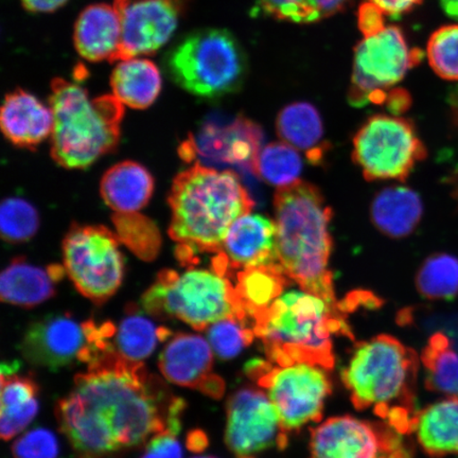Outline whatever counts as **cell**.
<instances>
[{
    "label": "cell",
    "instance_id": "cell-1",
    "mask_svg": "<svg viewBox=\"0 0 458 458\" xmlns=\"http://www.w3.org/2000/svg\"><path fill=\"white\" fill-rule=\"evenodd\" d=\"M186 403L142 362L114 349L100 354L56 404L55 415L78 458H103L182 428Z\"/></svg>",
    "mask_w": 458,
    "mask_h": 458
},
{
    "label": "cell",
    "instance_id": "cell-2",
    "mask_svg": "<svg viewBox=\"0 0 458 458\" xmlns=\"http://www.w3.org/2000/svg\"><path fill=\"white\" fill-rule=\"evenodd\" d=\"M169 234L181 266L199 265V255H216L233 223L254 208V200L232 170L199 163L181 172L172 184Z\"/></svg>",
    "mask_w": 458,
    "mask_h": 458
},
{
    "label": "cell",
    "instance_id": "cell-3",
    "mask_svg": "<svg viewBox=\"0 0 458 458\" xmlns=\"http://www.w3.org/2000/svg\"><path fill=\"white\" fill-rule=\"evenodd\" d=\"M280 267L301 289L335 303L329 268L332 209L318 187L297 181L274 197Z\"/></svg>",
    "mask_w": 458,
    "mask_h": 458
},
{
    "label": "cell",
    "instance_id": "cell-4",
    "mask_svg": "<svg viewBox=\"0 0 458 458\" xmlns=\"http://www.w3.org/2000/svg\"><path fill=\"white\" fill-rule=\"evenodd\" d=\"M251 324L275 364L307 362L326 369L335 365L332 336L347 331L336 303L302 289L284 292Z\"/></svg>",
    "mask_w": 458,
    "mask_h": 458
},
{
    "label": "cell",
    "instance_id": "cell-5",
    "mask_svg": "<svg viewBox=\"0 0 458 458\" xmlns=\"http://www.w3.org/2000/svg\"><path fill=\"white\" fill-rule=\"evenodd\" d=\"M417 371L415 352L383 335L358 344L342 379L357 409H372L399 432H413Z\"/></svg>",
    "mask_w": 458,
    "mask_h": 458
},
{
    "label": "cell",
    "instance_id": "cell-6",
    "mask_svg": "<svg viewBox=\"0 0 458 458\" xmlns=\"http://www.w3.org/2000/svg\"><path fill=\"white\" fill-rule=\"evenodd\" d=\"M49 106L55 124L51 157L65 169H85L116 148L124 108L114 95L90 99L78 83L55 78Z\"/></svg>",
    "mask_w": 458,
    "mask_h": 458
},
{
    "label": "cell",
    "instance_id": "cell-7",
    "mask_svg": "<svg viewBox=\"0 0 458 458\" xmlns=\"http://www.w3.org/2000/svg\"><path fill=\"white\" fill-rule=\"evenodd\" d=\"M143 312L157 319L176 318L198 331L227 318L250 320L240 303L233 278L213 267L164 270L141 297Z\"/></svg>",
    "mask_w": 458,
    "mask_h": 458
},
{
    "label": "cell",
    "instance_id": "cell-8",
    "mask_svg": "<svg viewBox=\"0 0 458 458\" xmlns=\"http://www.w3.org/2000/svg\"><path fill=\"white\" fill-rule=\"evenodd\" d=\"M169 76L189 94L217 99L242 88L248 72L245 51L233 34L220 28L189 32L165 57Z\"/></svg>",
    "mask_w": 458,
    "mask_h": 458
},
{
    "label": "cell",
    "instance_id": "cell-9",
    "mask_svg": "<svg viewBox=\"0 0 458 458\" xmlns=\"http://www.w3.org/2000/svg\"><path fill=\"white\" fill-rule=\"evenodd\" d=\"M116 326L79 320L71 313L48 314L28 326L21 352L29 363L50 370L90 364L113 349Z\"/></svg>",
    "mask_w": 458,
    "mask_h": 458
},
{
    "label": "cell",
    "instance_id": "cell-10",
    "mask_svg": "<svg viewBox=\"0 0 458 458\" xmlns=\"http://www.w3.org/2000/svg\"><path fill=\"white\" fill-rule=\"evenodd\" d=\"M426 157L414 123L405 118L375 114L353 139V162L368 181L404 182Z\"/></svg>",
    "mask_w": 458,
    "mask_h": 458
},
{
    "label": "cell",
    "instance_id": "cell-11",
    "mask_svg": "<svg viewBox=\"0 0 458 458\" xmlns=\"http://www.w3.org/2000/svg\"><path fill=\"white\" fill-rule=\"evenodd\" d=\"M63 261L76 289L97 305L110 300L123 284L120 242L105 226L72 225L63 242Z\"/></svg>",
    "mask_w": 458,
    "mask_h": 458
},
{
    "label": "cell",
    "instance_id": "cell-12",
    "mask_svg": "<svg viewBox=\"0 0 458 458\" xmlns=\"http://www.w3.org/2000/svg\"><path fill=\"white\" fill-rule=\"evenodd\" d=\"M422 59V51L410 48L398 27H386L364 38L354 50L349 103L356 107L369 103L386 106L394 86Z\"/></svg>",
    "mask_w": 458,
    "mask_h": 458
},
{
    "label": "cell",
    "instance_id": "cell-13",
    "mask_svg": "<svg viewBox=\"0 0 458 458\" xmlns=\"http://www.w3.org/2000/svg\"><path fill=\"white\" fill-rule=\"evenodd\" d=\"M246 370L266 389L286 432L322 418L325 401L331 392L323 366L300 362L271 368L254 360Z\"/></svg>",
    "mask_w": 458,
    "mask_h": 458
},
{
    "label": "cell",
    "instance_id": "cell-14",
    "mask_svg": "<svg viewBox=\"0 0 458 458\" xmlns=\"http://www.w3.org/2000/svg\"><path fill=\"white\" fill-rule=\"evenodd\" d=\"M285 433L267 393L245 387L228 400L225 443L238 457L250 458L274 446L284 448Z\"/></svg>",
    "mask_w": 458,
    "mask_h": 458
},
{
    "label": "cell",
    "instance_id": "cell-15",
    "mask_svg": "<svg viewBox=\"0 0 458 458\" xmlns=\"http://www.w3.org/2000/svg\"><path fill=\"white\" fill-rule=\"evenodd\" d=\"M189 0H114L122 25L119 61L150 55L167 44Z\"/></svg>",
    "mask_w": 458,
    "mask_h": 458
},
{
    "label": "cell",
    "instance_id": "cell-16",
    "mask_svg": "<svg viewBox=\"0 0 458 458\" xmlns=\"http://www.w3.org/2000/svg\"><path fill=\"white\" fill-rule=\"evenodd\" d=\"M262 140V130L255 123L237 117L227 123H206L197 137L182 143L180 152L187 162L203 160L255 174Z\"/></svg>",
    "mask_w": 458,
    "mask_h": 458
},
{
    "label": "cell",
    "instance_id": "cell-17",
    "mask_svg": "<svg viewBox=\"0 0 458 458\" xmlns=\"http://www.w3.org/2000/svg\"><path fill=\"white\" fill-rule=\"evenodd\" d=\"M391 432L351 416L330 418L313 429L311 458H410Z\"/></svg>",
    "mask_w": 458,
    "mask_h": 458
},
{
    "label": "cell",
    "instance_id": "cell-18",
    "mask_svg": "<svg viewBox=\"0 0 458 458\" xmlns=\"http://www.w3.org/2000/svg\"><path fill=\"white\" fill-rule=\"evenodd\" d=\"M272 263H278L276 225L265 216L249 213L229 227L211 267L233 279L244 268Z\"/></svg>",
    "mask_w": 458,
    "mask_h": 458
},
{
    "label": "cell",
    "instance_id": "cell-19",
    "mask_svg": "<svg viewBox=\"0 0 458 458\" xmlns=\"http://www.w3.org/2000/svg\"><path fill=\"white\" fill-rule=\"evenodd\" d=\"M208 340L193 334L171 336L158 359V368L165 380L191 387L206 396L219 399L225 385L214 374V354Z\"/></svg>",
    "mask_w": 458,
    "mask_h": 458
},
{
    "label": "cell",
    "instance_id": "cell-20",
    "mask_svg": "<svg viewBox=\"0 0 458 458\" xmlns=\"http://www.w3.org/2000/svg\"><path fill=\"white\" fill-rule=\"evenodd\" d=\"M54 112L36 96L15 89L5 96L0 125L5 139L17 148L34 150L53 134Z\"/></svg>",
    "mask_w": 458,
    "mask_h": 458
},
{
    "label": "cell",
    "instance_id": "cell-21",
    "mask_svg": "<svg viewBox=\"0 0 458 458\" xmlns=\"http://www.w3.org/2000/svg\"><path fill=\"white\" fill-rule=\"evenodd\" d=\"M73 43L78 54L89 62L119 61L122 25L114 5L85 8L74 26Z\"/></svg>",
    "mask_w": 458,
    "mask_h": 458
},
{
    "label": "cell",
    "instance_id": "cell-22",
    "mask_svg": "<svg viewBox=\"0 0 458 458\" xmlns=\"http://www.w3.org/2000/svg\"><path fill=\"white\" fill-rule=\"evenodd\" d=\"M64 267L32 265L15 258L0 277V297L4 302L21 308H34L55 295L56 284L64 277Z\"/></svg>",
    "mask_w": 458,
    "mask_h": 458
},
{
    "label": "cell",
    "instance_id": "cell-23",
    "mask_svg": "<svg viewBox=\"0 0 458 458\" xmlns=\"http://www.w3.org/2000/svg\"><path fill=\"white\" fill-rule=\"evenodd\" d=\"M17 362L2 365L0 433L8 442L30 425L39 410V387L31 376L20 375Z\"/></svg>",
    "mask_w": 458,
    "mask_h": 458
},
{
    "label": "cell",
    "instance_id": "cell-24",
    "mask_svg": "<svg viewBox=\"0 0 458 458\" xmlns=\"http://www.w3.org/2000/svg\"><path fill=\"white\" fill-rule=\"evenodd\" d=\"M101 197L116 214L139 213L153 196L150 172L135 162L114 165L102 177Z\"/></svg>",
    "mask_w": 458,
    "mask_h": 458
},
{
    "label": "cell",
    "instance_id": "cell-25",
    "mask_svg": "<svg viewBox=\"0 0 458 458\" xmlns=\"http://www.w3.org/2000/svg\"><path fill=\"white\" fill-rule=\"evenodd\" d=\"M423 215L422 200L406 187L383 189L371 205V219L382 233L391 238L410 236Z\"/></svg>",
    "mask_w": 458,
    "mask_h": 458
},
{
    "label": "cell",
    "instance_id": "cell-26",
    "mask_svg": "<svg viewBox=\"0 0 458 458\" xmlns=\"http://www.w3.org/2000/svg\"><path fill=\"white\" fill-rule=\"evenodd\" d=\"M413 431L428 456L458 454V398L438 401L417 413Z\"/></svg>",
    "mask_w": 458,
    "mask_h": 458
},
{
    "label": "cell",
    "instance_id": "cell-27",
    "mask_svg": "<svg viewBox=\"0 0 458 458\" xmlns=\"http://www.w3.org/2000/svg\"><path fill=\"white\" fill-rule=\"evenodd\" d=\"M280 139L305 152L309 162H323L329 146L324 140L322 117L308 102H295L279 113L276 122Z\"/></svg>",
    "mask_w": 458,
    "mask_h": 458
},
{
    "label": "cell",
    "instance_id": "cell-28",
    "mask_svg": "<svg viewBox=\"0 0 458 458\" xmlns=\"http://www.w3.org/2000/svg\"><path fill=\"white\" fill-rule=\"evenodd\" d=\"M114 96L135 110H145L153 105L162 90V76L158 67L140 56L122 60L111 77Z\"/></svg>",
    "mask_w": 458,
    "mask_h": 458
},
{
    "label": "cell",
    "instance_id": "cell-29",
    "mask_svg": "<svg viewBox=\"0 0 458 458\" xmlns=\"http://www.w3.org/2000/svg\"><path fill=\"white\" fill-rule=\"evenodd\" d=\"M233 280L240 303L251 322L284 293L291 282L279 263L244 268Z\"/></svg>",
    "mask_w": 458,
    "mask_h": 458
},
{
    "label": "cell",
    "instance_id": "cell-30",
    "mask_svg": "<svg viewBox=\"0 0 458 458\" xmlns=\"http://www.w3.org/2000/svg\"><path fill=\"white\" fill-rule=\"evenodd\" d=\"M146 314L139 306H128L127 314L113 339L114 351L134 362H141L150 357L158 343L169 340L172 335L169 328L157 326Z\"/></svg>",
    "mask_w": 458,
    "mask_h": 458
},
{
    "label": "cell",
    "instance_id": "cell-31",
    "mask_svg": "<svg viewBox=\"0 0 458 458\" xmlns=\"http://www.w3.org/2000/svg\"><path fill=\"white\" fill-rule=\"evenodd\" d=\"M426 386L429 391L458 398V353L444 334H435L423 349Z\"/></svg>",
    "mask_w": 458,
    "mask_h": 458
},
{
    "label": "cell",
    "instance_id": "cell-32",
    "mask_svg": "<svg viewBox=\"0 0 458 458\" xmlns=\"http://www.w3.org/2000/svg\"><path fill=\"white\" fill-rule=\"evenodd\" d=\"M416 288L428 300H454L458 295V258L449 254L429 256L417 273Z\"/></svg>",
    "mask_w": 458,
    "mask_h": 458
},
{
    "label": "cell",
    "instance_id": "cell-33",
    "mask_svg": "<svg viewBox=\"0 0 458 458\" xmlns=\"http://www.w3.org/2000/svg\"><path fill=\"white\" fill-rule=\"evenodd\" d=\"M302 160L296 148L284 142H273L261 148L255 175L275 187L283 188L300 181Z\"/></svg>",
    "mask_w": 458,
    "mask_h": 458
},
{
    "label": "cell",
    "instance_id": "cell-34",
    "mask_svg": "<svg viewBox=\"0 0 458 458\" xmlns=\"http://www.w3.org/2000/svg\"><path fill=\"white\" fill-rule=\"evenodd\" d=\"M113 223L120 243L141 260L156 259L162 246L156 223L140 213L114 214Z\"/></svg>",
    "mask_w": 458,
    "mask_h": 458
},
{
    "label": "cell",
    "instance_id": "cell-35",
    "mask_svg": "<svg viewBox=\"0 0 458 458\" xmlns=\"http://www.w3.org/2000/svg\"><path fill=\"white\" fill-rule=\"evenodd\" d=\"M349 0H259L267 16L294 24H312L327 19L345 7Z\"/></svg>",
    "mask_w": 458,
    "mask_h": 458
},
{
    "label": "cell",
    "instance_id": "cell-36",
    "mask_svg": "<svg viewBox=\"0 0 458 458\" xmlns=\"http://www.w3.org/2000/svg\"><path fill=\"white\" fill-rule=\"evenodd\" d=\"M206 330L211 348L223 360L236 358L256 336L250 320L234 317L221 319Z\"/></svg>",
    "mask_w": 458,
    "mask_h": 458
},
{
    "label": "cell",
    "instance_id": "cell-37",
    "mask_svg": "<svg viewBox=\"0 0 458 458\" xmlns=\"http://www.w3.org/2000/svg\"><path fill=\"white\" fill-rule=\"evenodd\" d=\"M39 227L38 210L21 198L5 199L0 208L2 236L11 243L26 242L34 237Z\"/></svg>",
    "mask_w": 458,
    "mask_h": 458
},
{
    "label": "cell",
    "instance_id": "cell-38",
    "mask_svg": "<svg viewBox=\"0 0 458 458\" xmlns=\"http://www.w3.org/2000/svg\"><path fill=\"white\" fill-rule=\"evenodd\" d=\"M427 55L437 76L458 81V25L437 29L428 39Z\"/></svg>",
    "mask_w": 458,
    "mask_h": 458
},
{
    "label": "cell",
    "instance_id": "cell-39",
    "mask_svg": "<svg viewBox=\"0 0 458 458\" xmlns=\"http://www.w3.org/2000/svg\"><path fill=\"white\" fill-rule=\"evenodd\" d=\"M59 440L48 428H37L22 435L13 445L14 458H57Z\"/></svg>",
    "mask_w": 458,
    "mask_h": 458
},
{
    "label": "cell",
    "instance_id": "cell-40",
    "mask_svg": "<svg viewBox=\"0 0 458 458\" xmlns=\"http://www.w3.org/2000/svg\"><path fill=\"white\" fill-rule=\"evenodd\" d=\"M180 432L168 428L157 434L148 440L140 458H182V445L176 438Z\"/></svg>",
    "mask_w": 458,
    "mask_h": 458
},
{
    "label": "cell",
    "instance_id": "cell-41",
    "mask_svg": "<svg viewBox=\"0 0 458 458\" xmlns=\"http://www.w3.org/2000/svg\"><path fill=\"white\" fill-rule=\"evenodd\" d=\"M385 13L377 4L366 2L360 5L358 11V26L365 38L374 36L383 30L385 26Z\"/></svg>",
    "mask_w": 458,
    "mask_h": 458
},
{
    "label": "cell",
    "instance_id": "cell-42",
    "mask_svg": "<svg viewBox=\"0 0 458 458\" xmlns=\"http://www.w3.org/2000/svg\"><path fill=\"white\" fill-rule=\"evenodd\" d=\"M379 7L386 16L398 19L399 16L413 10L422 0H368Z\"/></svg>",
    "mask_w": 458,
    "mask_h": 458
},
{
    "label": "cell",
    "instance_id": "cell-43",
    "mask_svg": "<svg viewBox=\"0 0 458 458\" xmlns=\"http://www.w3.org/2000/svg\"><path fill=\"white\" fill-rule=\"evenodd\" d=\"M24 8L34 13H50L60 9L68 0H21Z\"/></svg>",
    "mask_w": 458,
    "mask_h": 458
},
{
    "label": "cell",
    "instance_id": "cell-44",
    "mask_svg": "<svg viewBox=\"0 0 458 458\" xmlns=\"http://www.w3.org/2000/svg\"><path fill=\"white\" fill-rule=\"evenodd\" d=\"M208 435H206L203 431H200V429H192V431L188 433L187 448L191 452L200 454V452L208 448Z\"/></svg>",
    "mask_w": 458,
    "mask_h": 458
},
{
    "label": "cell",
    "instance_id": "cell-45",
    "mask_svg": "<svg viewBox=\"0 0 458 458\" xmlns=\"http://www.w3.org/2000/svg\"><path fill=\"white\" fill-rule=\"evenodd\" d=\"M440 5L450 19L458 21V0H440Z\"/></svg>",
    "mask_w": 458,
    "mask_h": 458
},
{
    "label": "cell",
    "instance_id": "cell-46",
    "mask_svg": "<svg viewBox=\"0 0 458 458\" xmlns=\"http://www.w3.org/2000/svg\"><path fill=\"white\" fill-rule=\"evenodd\" d=\"M452 105H454V112L458 122V90L454 95V102H452Z\"/></svg>",
    "mask_w": 458,
    "mask_h": 458
},
{
    "label": "cell",
    "instance_id": "cell-47",
    "mask_svg": "<svg viewBox=\"0 0 458 458\" xmlns=\"http://www.w3.org/2000/svg\"><path fill=\"white\" fill-rule=\"evenodd\" d=\"M191 458H216V457H214V456H196V457H191Z\"/></svg>",
    "mask_w": 458,
    "mask_h": 458
},
{
    "label": "cell",
    "instance_id": "cell-48",
    "mask_svg": "<svg viewBox=\"0 0 458 458\" xmlns=\"http://www.w3.org/2000/svg\"><path fill=\"white\" fill-rule=\"evenodd\" d=\"M251 458V457H250Z\"/></svg>",
    "mask_w": 458,
    "mask_h": 458
}]
</instances>
